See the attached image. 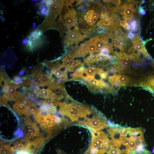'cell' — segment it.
<instances>
[{"mask_svg":"<svg viewBox=\"0 0 154 154\" xmlns=\"http://www.w3.org/2000/svg\"><path fill=\"white\" fill-rule=\"evenodd\" d=\"M60 111L68 119L70 125H80L87 117L91 115L93 110L86 105L80 104L72 99L69 103L60 104Z\"/></svg>","mask_w":154,"mask_h":154,"instance_id":"obj_1","label":"cell"},{"mask_svg":"<svg viewBox=\"0 0 154 154\" xmlns=\"http://www.w3.org/2000/svg\"><path fill=\"white\" fill-rule=\"evenodd\" d=\"M91 132L92 139L90 144L83 154H105L108 149L110 141L108 135L101 130Z\"/></svg>","mask_w":154,"mask_h":154,"instance_id":"obj_2","label":"cell"},{"mask_svg":"<svg viewBox=\"0 0 154 154\" xmlns=\"http://www.w3.org/2000/svg\"><path fill=\"white\" fill-rule=\"evenodd\" d=\"M90 116L83 121L80 126H85L92 132L100 131L108 127L106 118L95 109L93 110L92 116Z\"/></svg>","mask_w":154,"mask_h":154,"instance_id":"obj_3","label":"cell"},{"mask_svg":"<svg viewBox=\"0 0 154 154\" xmlns=\"http://www.w3.org/2000/svg\"><path fill=\"white\" fill-rule=\"evenodd\" d=\"M136 5L134 1H128L119 7L118 11L122 15V18L125 20H132L136 9Z\"/></svg>","mask_w":154,"mask_h":154,"instance_id":"obj_4","label":"cell"},{"mask_svg":"<svg viewBox=\"0 0 154 154\" xmlns=\"http://www.w3.org/2000/svg\"><path fill=\"white\" fill-rule=\"evenodd\" d=\"M86 36L82 34L78 27L68 32L65 36V45L76 44L84 39Z\"/></svg>","mask_w":154,"mask_h":154,"instance_id":"obj_5","label":"cell"},{"mask_svg":"<svg viewBox=\"0 0 154 154\" xmlns=\"http://www.w3.org/2000/svg\"><path fill=\"white\" fill-rule=\"evenodd\" d=\"M76 20V12L74 9H67L63 16L59 19V20H62L63 25L67 29H70L74 26Z\"/></svg>","mask_w":154,"mask_h":154,"instance_id":"obj_6","label":"cell"},{"mask_svg":"<svg viewBox=\"0 0 154 154\" xmlns=\"http://www.w3.org/2000/svg\"><path fill=\"white\" fill-rule=\"evenodd\" d=\"M126 35L123 32L118 34L114 33L111 37V44L121 50H123L126 45Z\"/></svg>","mask_w":154,"mask_h":154,"instance_id":"obj_7","label":"cell"},{"mask_svg":"<svg viewBox=\"0 0 154 154\" xmlns=\"http://www.w3.org/2000/svg\"><path fill=\"white\" fill-rule=\"evenodd\" d=\"M133 46L132 47L139 52L143 53L144 54L148 55L147 51L141 42V40L139 37L138 34H136L133 39Z\"/></svg>","mask_w":154,"mask_h":154,"instance_id":"obj_8","label":"cell"},{"mask_svg":"<svg viewBox=\"0 0 154 154\" xmlns=\"http://www.w3.org/2000/svg\"><path fill=\"white\" fill-rule=\"evenodd\" d=\"M62 61L68 70L72 71V68L74 64L75 61L71 53L68 54L63 58Z\"/></svg>","mask_w":154,"mask_h":154,"instance_id":"obj_9","label":"cell"},{"mask_svg":"<svg viewBox=\"0 0 154 154\" xmlns=\"http://www.w3.org/2000/svg\"><path fill=\"white\" fill-rule=\"evenodd\" d=\"M37 95L44 98L54 99L56 98L55 94L50 88L41 89L37 93Z\"/></svg>","mask_w":154,"mask_h":154,"instance_id":"obj_10","label":"cell"},{"mask_svg":"<svg viewBox=\"0 0 154 154\" xmlns=\"http://www.w3.org/2000/svg\"><path fill=\"white\" fill-rule=\"evenodd\" d=\"M76 49V50L75 52L72 55L73 57L84 56L89 53L86 42L81 44Z\"/></svg>","mask_w":154,"mask_h":154,"instance_id":"obj_11","label":"cell"},{"mask_svg":"<svg viewBox=\"0 0 154 154\" xmlns=\"http://www.w3.org/2000/svg\"><path fill=\"white\" fill-rule=\"evenodd\" d=\"M97 25L105 29H112L115 27L113 21L107 19L100 20L98 22Z\"/></svg>","mask_w":154,"mask_h":154,"instance_id":"obj_12","label":"cell"},{"mask_svg":"<svg viewBox=\"0 0 154 154\" xmlns=\"http://www.w3.org/2000/svg\"><path fill=\"white\" fill-rule=\"evenodd\" d=\"M21 85H15L11 84L9 86L7 90L4 92V96L6 97H13L16 92V89L20 88Z\"/></svg>","mask_w":154,"mask_h":154,"instance_id":"obj_13","label":"cell"},{"mask_svg":"<svg viewBox=\"0 0 154 154\" xmlns=\"http://www.w3.org/2000/svg\"><path fill=\"white\" fill-rule=\"evenodd\" d=\"M144 131L141 128H130L129 134L130 136H134L137 139L144 137Z\"/></svg>","mask_w":154,"mask_h":154,"instance_id":"obj_14","label":"cell"},{"mask_svg":"<svg viewBox=\"0 0 154 154\" xmlns=\"http://www.w3.org/2000/svg\"><path fill=\"white\" fill-rule=\"evenodd\" d=\"M86 43L89 53H93L98 52L92 38L86 42Z\"/></svg>","mask_w":154,"mask_h":154,"instance_id":"obj_15","label":"cell"},{"mask_svg":"<svg viewBox=\"0 0 154 154\" xmlns=\"http://www.w3.org/2000/svg\"><path fill=\"white\" fill-rule=\"evenodd\" d=\"M98 54H94L88 57L84 60V62L89 65L97 62Z\"/></svg>","mask_w":154,"mask_h":154,"instance_id":"obj_16","label":"cell"},{"mask_svg":"<svg viewBox=\"0 0 154 154\" xmlns=\"http://www.w3.org/2000/svg\"><path fill=\"white\" fill-rule=\"evenodd\" d=\"M107 153V154H121L122 152L119 147L109 145Z\"/></svg>","mask_w":154,"mask_h":154,"instance_id":"obj_17","label":"cell"},{"mask_svg":"<svg viewBox=\"0 0 154 154\" xmlns=\"http://www.w3.org/2000/svg\"><path fill=\"white\" fill-rule=\"evenodd\" d=\"M116 76L119 82L120 86L125 85L129 82V78L128 76L120 74H116Z\"/></svg>","mask_w":154,"mask_h":154,"instance_id":"obj_18","label":"cell"},{"mask_svg":"<svg viewBox=\"0 0 154 154\" xmlns=\"http://www.w3.org/2000/svg\"><path fill=\"white\" fill-rule=\"evenodd\" d=\"M99 69V68L89 67L85 69L83 73V74H86V76H94L96 74H98Z\"/></svg>","mask_w":154,"mask_h":154,"instance_id":"obj_19","label":"cell"},{"mask_svg":"<svg viewBox=\"0 0 154 154\" xmlns=\"http://www.w3.org/2000/svg\"><path fill=\"white\" fill-rule=\"evenodd\" d=\"M40 79L42 82L41 86H49L52 82L49 77L43 72L41 75Z\"/></svg>","mask_w":154,"mask_h":154,"instance_id":"obj_20","label":"cell"},{"mask_svg":"<svg viewBox=\"0 0 154 154\" xmlns=\"http://www.w3.org/2000/svg\"><path fill=\"white\" fill-rule=\"evenodd\" d=\"M109 82L113 85L116 86H119V83L116 74L109 76L108 78Z\"/></svg>","mask_w":154,"mask_h":154,"instance_id":"obj_21","label":"cell"},{"mask_svg":"<svg viewBox=\"0 0 154 154\" xmlns=\"http://www.w3.org/2000/svg\"><path fill=\"white\" fill-rule=\"evenodd\" d=\"M129 25L131 30L132 31H137L138 28V23L136 20H131L129 22Z\"/></svg>","mask_w":154,"mask_h":154,"instance_id":"obj_22","label":"cell"},{"mask_svg":"<svg viewBox=\"0 0 154 154\" xmlns=\"http://www.w3.org/2000/svg\"><path fill=\"white\" fill-rule=\"evenodd\" d=\"M130 128L128 127H121L119 129V133L121 137H126L129 134Z\"/></svg>","mask_w":154,"mask_h":154,"instance_id":"obj_23","label":"cell"},{"mask_svg":"<svg viewBox=\"0 0 154 154\" xmlns=\"http://www.w3.org/2000/svg\"><path fill=\"white\" fill-rule=\"evenodd\" d=\"M120 139L122 144L127 148H129L130 141L129 138L126 137H121Z\"/></svg>","mask_w":154,"mask_h":154,"instance_id":"obj_24","label":"cell"},{"mask_svg":"<svg viewBox=\"0 0 154 154\" xmlns=\"http://www.w3.org/2000/svg\"><path fill=\"white\" fill-rule=\"evenodd\" d=\"M94 11L93 10L91 9L86 13V15L84 16V19L86 22H87L92 19Z\"/></svg>","mask_w":154,"mask_h":154,"instance_id":"obj_25","label":"cell"},{"mask_svg":"<svg viewBox=\"0 0 154 154\" xmlns=\"http://www.w3.org/2000/svg\"><path fill=\"white\" fill-rule=\"evenodd\" d=\"M147 84L148 86L154 87V76L149 77L147 78Z\"/></svg>","mask_w":154,"mask_h":154,"instance_id":"obj_26","label":"cell"},{"mask_svg":"<svg viewBox=\"0 0 154 154\" xmlns=\"http://www.w3.org/2000/svg\"><path fill=\"white\" fill-rule=\"evenodd\" d=\"M131 154H150V152L146 149H144L143 150L138 151L135 150L132 151Z\"/></svg>","mask_w":154,"mask_h":154,"instance_id":"obj_27","label":"cell"},{"mask_svg":"<svg viewBox=\"0 0 154 154\" xmlns=\"http://www.w3.org/2000/svg\"><path fill=\"white\" fill-rule=\"evenodd\" d=\"M41 33V32L40 31H35L31 35V37L33 39L37 38L40 35Z\"/></svg>","mask_w":154,"mask_h":154,"instance_id":"obj_28","label":"cell"},{"mask_svg":"<svg viewBox=\"0 0 154 154\" xmlns=\"http://www.w3.org/2000/svg\"><path fill=\"white\" fill-rule=\"evenodd\" d=\"M109 59L107 56L104 55L100 53L98 54L97 61L102 62L105 61Z\"/></svg>","mask_w":154,"mask_h":154,"instance_id":"obj_29","label":"cell"},{"mask_svg":"<svg viewBox=\"0 0 154 154\" xmlns=\"http://www.w3.org/2000/svg\"><path fill=\"white\" fill-rule=\"evenodd\" d=\"M22 78L19 76H15L13 79V82L15 84H19L22 83Z\"/></svg>","mask_w":154,"mask_h":154,"instance_id":"obj_30","label":"cell"},{"mask_svg":"<svg viewBox=\"0 0 154 154\" xmlns=\"http://www.w3.org/2000/svg\"><path fill=\"white\" fill-rule=\"evenodd\" d=\"M136 145V141L130 140L128 148L132 150L135 149Z\"/></svg>","mask_w":154,"mask_h":154,"instance_id":"obj_31","label":"cell"},{"mask_svg":"<svg viewBox=\"0 0 154 154\" xmlns=\"http://www.w3.org/2000/svg\"><path fill=\"white\" fill-rule=\"evenodd\" d=\"M139 13L141 15H144L146 13V11L143 9V7L141 5L139 7Z\"/></svg>","mask_w":154,"mask_h":154,"instance_id":"obj_32","label":"cell"},{"mask_svg":"<svg viewBox=\"0 0 154 154\" xmlns=\"http://www.w3.org/2000/svg\"><path fill=\"white\" fill-rule=\"evenodd\" d=\"M116 68L114 67H111L108 68L107 69L108 72H115L117 71Z\"/></svg>","mask_w":154,"mask_h":154,"instance_id":"obj_33","label":"cell"},{"mask_svg":"<svg viewBox=\"0 0 154 154\" xmlns=\"http://www.w3.org/2000/svg\"><path fill=\"white\" fill-rule=\"evenodd\" d=\"M87 22L88 25L92 27L95 24L96 21L94 20V19L92 18Z\"/></svg>","mask_w":154,"mask_h":154,"instance_id":"obj_34","label":"cell"},{"mask_svg":"<svg viewBox=\"0 0 154 154\" xmlns=\"http://www.w3.org/2000/svg\"><path fill=\"white\" fill-rule=\"evenodd\" d=\"M32 82L30 80H25L23 81V84L24 86H28L31 85Z\"/></svg>","mask_w":154,"mask_h":154,"instance_id":"obj_35","label":"cell"},{"mask_svg":"<svg viewBox=\"0 0 154 154\" xmlns=\"http://www.w3.org/2000/svg\"><path fill=\"white\" fill-rule=\"evenodd\" d=\"M119 23L120 25L124 27L126 25L128 24L126 21L124 20H119Z\"/></svg>","mask_w":154,"mask_h":154,"instance_id":"obj_36","label":"cell"},{"mask_svg":"<svg viewBox=\"0 0 154 154\" xmlns=\"http://www.w3.org/2000/svg\"><path fill=\"white\" fill-rule=\"evenodd\" d=\"M99 14L97 12L94 13L92 15V19H97L99 17Z\"/></svg>","mask_w":154,"mask_h":154,"instance_id":"obj_37","label":"cell"},{"mask_svg":"<svg viewBox=\"0 0 154 154\" xmlns=\"http://www.w3.org/2000/svg\"><path fill=\"white\" fill-rule=\"evenodd\" d=\"M15 154H32L25 151H20L15 153Z\"/></svg>","mask_w":154,"mask_h":154,"instance_id":"obj_38","label":"cell"},{"mask_svg":"<svg viewBox=\"0 0 154 154\" xmlns=\"http://www.w3.org/2000/svg\"><path fill=\"white\" fill-rule=\"evenodd\" d=\"M134 37V35L131 32H129L127 34V37L131 40H133Z\"/></svg>","mask_w":154,"mask_h":154,"instance_id":"obj_39","label":"cell"},{"mask_svg":"<svg viewBox=\"0 0 154 154\" xmlns=\"http://www.w3.org/2000/svg\"><path fill=\"white\" fill-rule=\"evenodd\" d=\"M129 138L130 140L136 142L137 139V138L134 136H130Z\"/></svg>","mask_w":154,"mask_h":154,"instance_id":"obj_40","label":"cell"},{"mask_svg":"<svg viewBox=\"0 0 154 154\" xmlns=\"http://www.w3.org/2000/svg\"><path fill=\"white\" fill-rule=\"evenodd\" d=\"M123 27L126 30H129L130 29V27L128 24L126 25Z\"/></svg>","mask_w":154,"mask_h":154,"instance_id":"obj_41","label":"cell"},{"mask_svg":"<svg viewBox=\"0 0 154 154\" xmlns=\"http://www.w3.org/2000/svg\"></svg>","mask_w":154,"mask_h":154,"instance_id":"obj_42","label":"cell"}]
</instances>
